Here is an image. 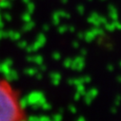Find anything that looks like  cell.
<instances>
[{"mask_svg": "<svg viewBox=\"0 0 121 121\" xmlns=\"http://www.w3.org/2000/svg\"><path fill=\"white\" fill-rule=\"evenodd\" d=\"M28 114L18 89L9 78L0 75V120L23 121Z\"/></svg>", "mask_w": 121, "mask_h": 121, "instance_id": "obj_1", "label": "cell"}, {"mask_svg": "<svg viewBox=\"0 0 121 121\" xmlns=\"http://www.w3.org/2000/svg\"><path fill=\"white\" fill-rule=\"evenodd\" d=\"M4 1H5V0H0V4H1L2 2H4Z\"/></svg>", "mask_w": 121, "mask_h": 121, "instance_id": "obj_2", "label": "cell"}]
</instances>
